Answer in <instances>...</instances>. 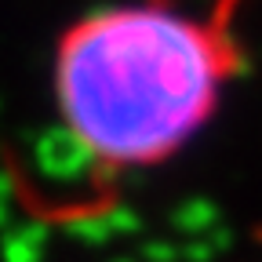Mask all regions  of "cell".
I'll return each mask as SVG.
<instances>
[{
    "label": "cell",
    "instance_id": "1",
    "mask_svg": "<svg viewBox=\"0 0 262 262\" xmlns=\"http://www.w3.org/2000/svg\"><path fill=\"white\" fill-rule=\"evenodd\" d=\"M255 0H113L70 18L51 48V106L84 182L58 196H18L48 226H91L127 186L168 168L219 120L251 70L244 15Z\"/></svg>",
    "mask_w": 262,
    "mask_h": 262
}]
</instances>
